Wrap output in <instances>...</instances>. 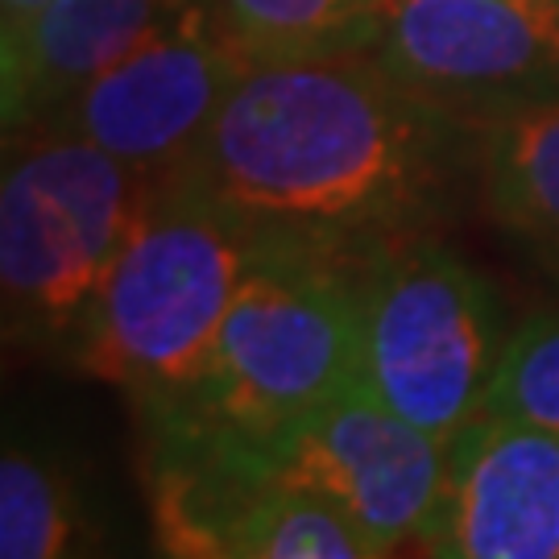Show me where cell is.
Masks as SVG:
<instances>
[{
  "mask_svg": "<svg viewBox=\"0 0 559 559\" xmlns=\"http://www.w3.org/2000/svg\"><path fill=\"white\" fill-rule=\"evenodd\" d=\"M427 556L559 559V436L480 411L448 443Z\"/></svg>",
  "mask_w": 559,
  "mask_h": 559,
  "instance_id": "9c48e42d",
  "label": "cell"
},
{
  "mask_svg": "<svg viewBox=\"0 0 559 559\" xmlns=\"http://www.w3.org/2000/svg\"><path fill=\"white\" fill-rule=\"evenodd\" d=\"M0 182V290L13 348L75 365L104 278L154 179L96 141L25 133Z\"/></svg>",
  "mask_w": 559,
  "mask_h": 559,
  "instance_id": "277c9868",
  "label": "cell"
},
{
  "mask_svg": "<svg viewBox=\"0 0 559 559\" xmlns=\"http://www.w3.org/2000/svg\"><path fill=\"white\" fill-rule=\"evenodd\" d=\"M365 258L265 240L240 278L191 399L141 423L182 419L270 448L357 385Z\"/></svg>",
  "mask_w": 559,
  "mask_h": 559,
  "instance_id": "3957f363",
  "label": "cell"
},
{
  "mask_svg": "<svg viewBox=\"0 0 559 559\" xmlns=\"http://www.w3.org/2000/svg\"><path fill=\"white\" fill-rule=\"evenodd\" d=\"M46 0H0V34H9V29H17L21 21L29 17L34 9H41Z\"/></svg>",
  "mask_w": 559,
  "mask_h": 559,
  "instance_id": "2e32d148",
  "label": "cell"
},
{
  "mask_svg": "<svg viewBox=\"0 0 559 559\" xmlns=\"http://www.w3.org/2000/svg\"><path fill=\"white\" fill-rule=\"evenodd\" d=\"M282 480L316 489L365 531L378 556L427 551L448 480V443L365 390L307 415L270 443Z\"/></svg>",
  "mask_w": 559,
  "mask_h": 559,
  "instance_id": "ba28073f",
  "label": "cell"
},
{
  "mask_svg": "<svg viewBox=\"0 0 559 559\" xmlns=\"http://www.w3.org/2000/svg\"><path fill=\"white\" fill-rule=\"evenodd\" d=\"M278 477V473H274ZM378 556L340 506L290 480H274L245 522L233 559H369Z\"/></svg>",
  "mask_w": 559,
  "mask_h": 559,
  "instance_id": "5bb4252c",
  "label": "cell"
},
{
  "mask_svg": "<svg viewBox=\"0 0 559 559\" xmlns=\"http://www.w3.org/2000/svg\"><path fill=\"white\" fill-rule=\"evenodd\" d=\"M104 547V519L83 493L80 473L50 443L4 440L0 456V556L62 559Z\"/></svg>",
  "mask_w": 559,
  "mask_h": 559,
  "instance_id": "7c38bea8",
  "label": "cell"
},
{
  "mask_svg": "<svg viewBox=\"0 0 559 559\" xmlns=\"http://www.w3.org/2000/svg\"><path fill=\"white\" fill-rule=\"evenodd\" d=\"M477 200L559 282V104L477 120Z\"/></svg>",
  "mask_w": 559,
  "mask_h": 559,
  "instance_id": "8fae6325",
  "label": "cell"
},
{
  "mask_svg": "<svg viewBox=\"0 0 559 559\" xmlns=\"http://www.w3.org/2000/svg\"><path fill=\"white\" fill-rule=\"evenodd\" d=\"M381 4L385 0H207L253 67L369 50Z\"/></svg>",
  "mask_w": 559,
  "mask_h": 559,
  "instance_id": "4fadbf2b",
  "label": "cell"
},
{
  "mask_svg": "<svg viewBox=\"0 0 559 559\" xmlns=\"http://www.w3.org/2000/svg\"><path fill=\"white\" fill-rule=\"evenodd\" d=\"M261 240L369 258L477 191V120L369 50L249 67L179 170Z\"/></svg>",
  "mask_w": 559,
  "mask_h": 559,
  "instance_id": "6da1fadb",
  "label": "cell"
},
{
  "mask_svg": "<svg viewBox=\"0 0 559 559\" xmlns=\"http://www.w3.org/2000/svg\"><path fill=\"white\" fill-rule=\"evenodd\" d=\"M261 245L179 175L154 179L104 278L75 369L124 390L138 419L175 411L200 385Z\"/></svg>",
  "mask_w": 559,
  "mask_h": 559,
  "instance_id": "7a4b0ae2",
  "label": "cell"
},
{
  "mask_svg": "<svg viewBox=\"0 0 559 559\" xmlns=\"http://www.w3.org/2000/svg\"><path fill=\"white\" fill-rule=\"evenodd\" d=\"M506 344L498 286L431 233L365 258L357 390L402 419L452 443L480 415Z\"/></svg>",
  "mask_w": 559,
  "mask_h": 559,
  "instance_id": "5b68a950",
  "label": "cell"
},
{
  "mask_svg": "<svg viewBox=\"0 0 559 559\" xmlns=\"http://www.w3.org/2000/svg\"><path fill=\"white\" fill-rule=\"evenodd\" d=\"M480 411L535 423L559 436V307H543L510 332Z\"/></svg>",
  "mask_w": 559,
  "mask_h": 559,
  "instance_id": "9a60e30c",
  "label": "cell"
},
{
  "mask_svg": "<svg viewBox=\"0 0 559 559\" xmlns=\"http://www.w3.org/2000/svg\"><path fill=\"white\" fill-rule=\"evenodd\" d=\"M195 0H46L0 34L4 138L38 133L108 67L162 34Z\"/></svg>",
  "mask_w": 559,
  "mask_h": 559,
  "instance_id": "30bf717a",
  "label": "cell"
},
{
  "mask_svg": "<svg viewBox=\"0 0 559 559\" xmlns=\"http://www.w3.org/2000/svg\"><path fill=\"white\" fill-rule=\"evenodd\" d=\"M249 67L253 59L207 0H195L162 34L62 104L38 133L87 138L150 179H162L200 145L203 129Z\"/></svg>",
  "mask_w": 559,
  "mask_h": 559,
  "instance_id": "52a82bcc",
  "label": "cell"
},
{
  "mask_svg": "<svg viewBox=\"0 0 559 559\" xmlns=\"http://www.w3.org/2000/svg\"><path fill=\"white\" fill-rule=\"evenodd\" d=\"M369 55L460 117L559 104V0H385Z\"/></svg>",
  "mask_w": 559,
  "mask_h": 559,
  "instance_id": "8992f818",
  "label": "cell"
}]
</instances>
